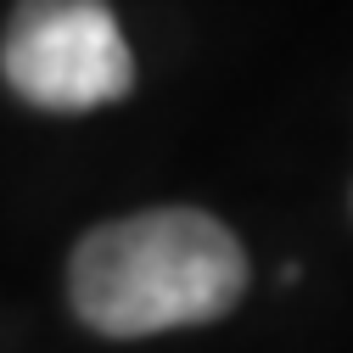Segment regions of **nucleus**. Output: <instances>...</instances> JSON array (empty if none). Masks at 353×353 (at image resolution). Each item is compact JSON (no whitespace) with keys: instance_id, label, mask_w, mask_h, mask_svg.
I'll use <instances>...</instances> for the list:
<instances>
[{"instance_id":"1","label":"nucleus","mask_w":353,"mask_h":353,"mask_svg":"<svg viewBox=\"0 0 353 353\" xmlns=\"http://www.w3.org/2000/svg\"><path fill=\"white\" fill-rule=\"evenodd\" d=\"M68 292L84 325L123 342L208 325L241 303L247 252L202 208H146L79 241Z\"/></svg>"},{"instance_id":"2","label":"nucleus","mask_w":353,"mask_h":353,"mask_svg":"<svg viewBox=\"0 0 353 353\" xmlns=\"http://www.w3.org/2000/svg\"><path fill=\"white\" fill-rule=\"evenodd\" d=\"M0 73L39 112H96L129 96L135 57L107 0H17Z\"/></svg>"}]
</instances>
